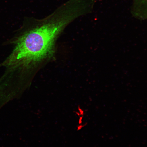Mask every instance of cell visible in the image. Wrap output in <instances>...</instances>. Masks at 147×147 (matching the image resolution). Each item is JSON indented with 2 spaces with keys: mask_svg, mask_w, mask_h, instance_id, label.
<instances>
[{
  "mask_svg": "<svg viewBox=\"0 0 147 147\" xmlns=\"http://www.w3.org/2000/svg\"><path fill=\"white\" fill-rule=\"evenodd\" d=\"M82 0H68L49 16L41 19L26 17L12 54L4 62L32 78L54 59L57 40L73 21L86 14Z\"/></svg>",
  "mask_w": 147,
  "mask_h": 147,
  "instance_id": "cell-1",
  "label": "cell"
}]
</instances>
